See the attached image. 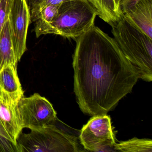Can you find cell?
Masks as SVG:
<instances>
[{
    "label": "cell",
    "mask_w": 152,
    "mask_h": 152,
    "mask_svg": "<svg viewBox=\"0 0 152 152\" xmlns=\"http://www.w3.org/2000/svg\"><path fill=\"white\" fill-rule=\"evenodd\" d=\"M17 105L11 104L0 100V122L9 135L14 145L17 146V140L23 128L18 113Z\"/></svg>",
    "instance_id": "obj_10"
},
{
    "label": "cell",
    "mask_w": 152,
    "mask_h": 152,
    "mask_svg": "<svg viewBox=\"0 0 152 152\" xmlns=\"http://www.w3.org/2000/svg\"><path fill=\"white\" fill-rule=\"evenodd\" d=\"M60 5H50L41 10L31 21L34 24V31L37 38L48 34L50 24L58 14Z\"/></svg>",
    "instance_id": "obj_13"
},
{
    "label": "cell",
    "mask_w": 152,
    "mask_h": 152,
    "mask_svg": "<svg viewBox=\"0 0 152 152\" xmlns=\"http://www.w3.org/2000/svg\"><path fill=\"white\" fill-rule=\"evenodd\" d=\"M28 1V0H27V1Z\"/></svg>",
    "instance_id": "obj_20"
},
{
    "label": "cell",
    "mask_w": 152,
    "mask_h": 152,
    "mask_svg": "<svg viewBox=\"0 0 152 152\" xmlns=\"http://www.w3.org/2000/svg\"><path fill=\"white\" fill-rule=\"evenodd\" d=\"M96 10L98 16L110 26L123 16L117 0H87Z\"/></svg>",
    "instance_id": "obj_12"
},
{
    "label": "cell",
    "mask_w": 152,
    "mask_h": 152,
    "mask_svg": "<svg viewBox=\"0 0 152 152\" xmlns=\"http://www.w3.org/2000/svg\"><path fill=\"white\" fill-rule=\"evenodd\" d=\"M17 109L23 129L40 130L58 119L52 104L46 98L37 93L28 97L24 96L21 98Z\"/></svg>",
    "instance_id": "obj_5"
},
{
    "label": "cell",
    "mask_w": 152,
    "mask_h": 152,
    "mask_svg": "<svg viewBox=\"0 0 152 152\" xmlns=\"http://www.w3.org/2000/svg\"><path fill=\"white\" fill-rule=\"evenodd\" d=\"M17 67V65L9 64L0 70V100L13 105H17L24 97Z\"/></svg>",
    "instance_id": "obj_8"
},
{
    "label": "cell",
    "mask_w": 152,
    "mask_h": 152,
    "mask_svg": "<svg viewBox=\"0 0 152 152\" xmlns=\"http://www.w3.org/2000/svg\"><path fill=\"white\" fill-rule=\"evenodd\" d=\"M18 62L8 19L0 33V70L9 64L17 65Z\"/></svg>",
    "instance_id": "obj_11"
},
{
    "label": "cell",
    "mask_w": 152,
    "mask_h": 152,
    "mask_svg": "<svg viewBox=\"0 0 152 152\" xmlns=\"http://www.w3.org/2000/svg\"><path fill=\"white\" fill-rule=\"evenodd\" d=\"M113 39L134 66L139 78L152 81V39L123 16L111 26Z\"/></svg>",
    "instance_id": "obj_2"
},
{
    "label": "cell",
    "mask_w": 152,
    "mask_h": 152,
    "mask_svg": "<svg viewBox=\"0 0 152 152\" xmlns=\"http://www.w3.org/2000/svg\"><path fill=\"white\" fill-rule=\"evenodd\" d=\"M12 38L18 60L26 50V37L31 20L27 0H12L9 15Z\"/></svg>",
    "instance_id": "obj_7"
},
{
    "label": "cell",
    "mask_w": 152,
    "mask_h": 152,
    "mask_svg": "<svg viewBox=\"0 0 152 152\" xmlns=\"http://www.w3.org/2000/svg\"><path fill=\"white\" fill-rule=\"evenodd\" d=\"M0 138H5L8 140H10L12 142V140L11 138L10 137L9 135H8L6 130L4 129L3 126H2V124L0 122Z\"/></svg>",
    "instance_id": "obj_18"
},
{
    "label": "cell",
    "mask_w": 152,
    "mask_h": 152,
    "mask_svg": "<svg viewBox=\"0 0 152 152\" xmlns=\"http://www.w3.org/2000/svg\"><path fill=\"white\" fill-rule=\"evenodd\" d=\"M12 0H0V33L5 23L8 20Z\"/></svg>",
    "instance_id": "obj_15"
},
{
    "label": "cell",
    "mask_w": 152,
    "mask_h": 152,
    "mask_svg": "<svg viewBox=\"0 0 152 152\" xmlns=\"http://www.w3.org/2000/svg\"><path fill=\"white\" fill-rule=\"evenodd\" d=\"M74 92L83 113L106 115L131 92L139 78L113 38L95 25L75 40Z\"/></svg>",
    "instance_id": "obj_1"
},
{
    "label": "cell",
    "mask_w": 152,
    "mask_h": 152,
    "mask_svg": "<svg viewBox=\"0 0 152 152\" xmlns=\"http://www.w3.org/2000/svg\"><path fill=\"white\" fill-rule=\"evenodd\" d=\"M140 0H121L120 7L123 15L133 11L136 5Z\"/></svg>",
    "instance_id": "obj_17"
},
{
    "label": "cell",
    "mask_w": 152,
    "mask_h": 152,
    "mask_svg": "<svg viewBox=\"0 0 152 152\" xmlns=\"http://www.w3.org/2000/svg\"><path fill=\"white\" fill-rule=\"evenodd\" d=\"M98 13L87 0H69L60 4L48 34L75 40L95 25Z\"/></svg>",
    "instance_id": "obj_3"
},
{
    "label": "cell",
    "mask_w": 152,
    "mask_h": 152,
    "mask_svg": "<svg viewBox=\"0 0 152 152\" xmlns=\"http://www.w3.org/2000/svg\"><path fill=\"white\" fill-rule=\"evenodd\" d=\"M69 0H40L34 7L30 10L31 19L34 17L41 10L48 5H60Z\"/></svg>",
    "instance_id": "obj_16"
},
{
    "label": "cell",
    "mask_w": 152,
    "mask_h": 152,
    "mask_svg": "<svg viewBox=\"0 0 152 152\" xmlns=\"http://www.w3.org/2000/svg\"><path fill=\"white\" fill-rule=\"evenodd\" d=\"M115 151L124 152H152V140L149 139L133 138L121 141L114 146Z\"/></svg>",
    "instance_id": "obj_14"
},
{
    "label": "cell",
    "mask_w": 152,
    "mask_h": 152,
    "mask_svg": "<svg viewBox=\"0 0 152 152\" xmlns=\"http://www.w3.org/2000/svg\"><path fill=\"white\" fill-rule=\"evenodd\" d=\"M79 139L87 151L106 152L114 148L115 140L110 116L107 114L92 116L83 127Z\"/></svg>",
    "instance_id": "obj_6"
},
{
    "label": "cell",
    "mask_w": 152,
    "mask_h": 152,
    "mask_svg": "<svg viewBox=\"0 0 152 152\" xmlns=\"http://www.w3.org/2000/svg\"><path fill=\"white\" fill-rule=\"evenodd\" d=\"M56 121L41 129L31 130L28 133L21 132L17 140L18 152L83 151L80 149L78 138L58 127Z\"/></svg>",
    "instance_id": "obj_4"
},
{
    "label": "cell",
    "mask_w": 152,
    "mask_h": 152,
    "mask_svg": "<svg viewBox=\"0 0 152 152\" xmlns=\"http://www.w3.org/2000/svg\"><path fill=\"white\" fill-rule=\"evenodd\" d=\"M117 1H118V2L119 3V4H120V2L121 1V0H117Z\"/></svg>",
    "instance_id": "obj_19"
},
{
    "label": "cell",
    "mask_w": 152,
    "mask_h": 152,
    "mask_svg": "<svg viewBox=\"0 0 152 152\" xmlns=\"http://www.w3.org/2000/svg\"><path fill=\"white\" fill-rule=\"evenodd\" d=\"M124 16L152 39V0H140L133 11Z\"/></svg>",
    "instance_id": "obj_9"
}]
</instances>
